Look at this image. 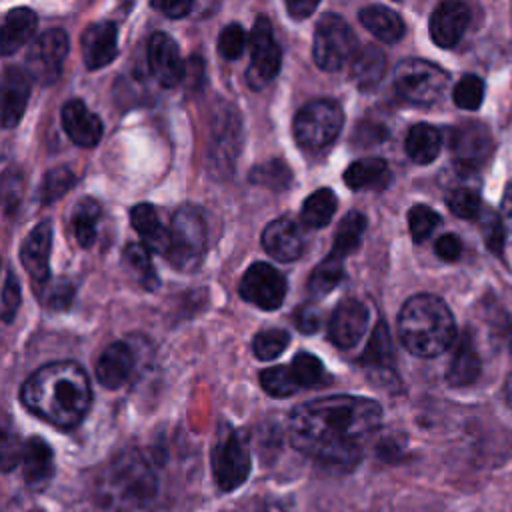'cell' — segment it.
Here are the masks:
<instances>
[{"mask_svg": "<svg viewBox=\"0 0 512 512\" xmlns=\"http://www.w3.org/2000/svg\"><path fill=\"white\" fill-rule=\"evenodd\" d=\"M382 420L376 400L326 396L298 404L288 418L292 446L320 466L352 470Z\"/></svg>", "mask_w": 512, "mask_h": 512, "instance_id": "obj_1", "label": "cell"}, {"mask_svg": "<svg viewBox=\"0 0 512 512\" xmlns=\"http://www.w3.org/2000/svg\"><path fill=\"white\" fill-rule=\"evenodd\" d=\"M20 398L38 418L58 428H74L90 410L92 390L80 364L58 360L40 366L28 376L22 384Z\"/></svg>", "mask_w": 512, "mask_h": 512, "instance_id": "obj_2", "label": "cell"}, {"mask_svg": "<svg viewBox=\"0 0 512 512\" xmlns=\"http://www.w3.org/2000/svg\"><path fill=\"white\" fill-rule=\"evenodd\" d=\"M158 490L150 460L128 450L116 456L96 478L94 502L102 512H144Z\"/></svg>", "mask_w": 512, "mask_h": 512, "instance_id": "obj_3", "label": "cell"}, {"mask_svg": "<svg viewBox=\"0 0 512 512\" xmlns=\"http://www.w3.org/2000/svg\"><path fill=\"white\" fill-rule=\"evenodd\" d=\"M398 334L408 352L434 358L452 346L456 326L444 300L434 294H416L404 302L398 314Z\"/></svg>", "mask_w": 512, "mask_h": 512, "instance_id": "obj_4", "label": "cell"}, {"mask_svg": "<svg viewBox=\"0 0 512 512\" xmlns=\"http://www.w3.org/2000/svg\"><path fill=\"white\" fill-rule=\"evenodd\" d=\"M208 228L196 206H182L172 216L170 250L166 258L182 272H194L206 254Z\"/></svg>", "mask_w": 512, "mask_h": 512, "instance_id": "obj_5", "label": "cell"}, {"mask_svg": "<svg viewBox=\"0 0 512 512\" xmlns=\"http://www.w3.org/2000/svg\"><path fill=\"white\" fill-rule=\"evenodd\" d=\"M250 444L244 432L224 424L212 448V472L220 490L232 492L242 486L250 474Z\"/></svg>", "mask_w": 512, "mask_h": 512, "instance_id": "obj_6", "label": "cell"}, {"mask_svg": "<svg viewBox=\"0 0 512 512\" xmlns=\"http://www.w3.org/2000/svg\"><path fill=\"white\" fill-rule=\"evenodd\" d=\"M448 86V74L426 60L408 58L394 70L396 94L414 106H430L440 100Z\"/></svg>", "mask_w": 512, "mask_h": 512, "instance_id": "obj_7", "label": "cell"}, {"mask_svg": "<svg viewBox=\"0 0 512 512\" xmlns=\"http://www.w3.org/2000/svg\"><path fill=\"white\" fill-rule=\"evenodd\" d=\"M358 40L340 14H324L314 32L312 56L320 70L336 72L358 54Z\"/></svg>", "mask_w": 512, "mask_h": 512, "instance_id": "obj_8", "label": "cell"}, {"mask_svg": "<svg viewBox=\"0 0 512 512\" xmlns=\"http://www.w3.org/2000/svg\"><path fill=\"white\" fill-rule=\"evenodd\" d=\"M344 124L342 108L332 100H312L294 118V138L304 150H322L336 140Z\"/></svg>", "mask_w": 512, "mask_h": 512, "instance_id": "obj_9", "label": "cell"}, {"mask_svg": "<svg viewBox=\"0 0 512 512\" xmlns=\"http://www.w3.org/2000/svg\"><path fill=\"white\" fill-rule=\"evenodd\" d=\"M68 34L60 28H50L36 36L32 44L26 50L24 56V68L26 74L40 82V84H52L60 78L64 60L68 56Z\"/></svg>", "mask_w": 512, "mask_h": 512, "instance_id": "obj_10", "label": "cell"}, {"mask_svg": "<svg viewBox=\"0 0 512 512\" xmlns=\"http://www.w3.org/2000/svg\"><path fill=\"white\" fill-rule=\"evenodd\" d=\"M282 64V52L274 38L272 24L266 16H258L250 32V66L246 70V82L252 90H262L278 74Z\"/></svg>", "mask_w": 512, "mask_h": 512, "instance_id": "obj_11", "label": "cell"}, {"mask_svg": "<svg viewBox=\"0 0 512 512\" xmlns=\"http://www.w3.org/2000/svg\"><path fill=\"white\" fill-rule=\"evenodd\" d=\"M286 290H288V284L282 272H278L274 266L266 262H254L244 272L238 284L240 296L262 310L280 308L286 298Z\"/></svg>", "mask_w": 512, "mask_h": 512, "instance_id": "obj_12", "label": "cell"}, {"mask_svg": "<svg viewBox=\"0 0 512 512\" xmlns=\"http://www.w3.org/2000/svg\"><path fill=\"white\" fill-rule=\"evenodd\" d=\"M242 130L240 118L234 108H224L218 112L212 124V140H210V166L216 174H230L234 166V158L240 150Z\"/></svg>", "mask_w": 512, "mask_h": 512, "instance_id": "obj_13", "label": "cell"}, {"mask_svg": "<svg viewBox=\"0 0 512 512\" xmlns=\"http://www.w3.org/2000/svg\"><path fill=\"white\" fill-rule=\"evenodd\" d=\"M450 150L458 164L480 166L492 152L490 130L480 122H462L450 132Z\"/></svg>", "mask_w": 512, "mask_h": 512, "instance_id": "obj_14", "label": "cell"}, {"mask_svg": "<svg viewBox=\"0 0 512 512\" xmlns=\"http://www.w3.org/2000/svg\"><path fill=\"white\" fill-rule=\"evenodd\" d=\"M148 66L164 88H174L184 80L186 64L180 58L178 44L166 32H154L148 40Z\"/></svg>", "mask_w": 512, "mask_h": 512, "instance_id": "obj_15", "label": "cell"}, {"mask_svg": "<svg viewBox=\"0 0 512 512\" xmlns=\"http://www.w3.org/2000/svg\"><path fill=\"white\" fill-rule=\"evenodd\" d=\"M366 328H368V308L360 300L348 298V300H342L334 310L328 324V336L338 348H352L360 342Z\"/></svg>", "mask_w": 512, "mask_h": 512, "instance_id": "obj_16", "label": "cell"}, {"mask_svg": "<svg viewBox=\"0 0 512 512\" xmlns=\"http://www.w3.org/2000/svg\"><path fill=\"white\" fill-rule=\"evenodd\" d=\"M50 248H52L50 222H40L36 228H32L20 246V262L36 286L50 280Z\"/></svg>", "mask_w": 512, "mask_h": 512, "instance_id": "obj_17", "label": "cell"}, {"mask_svg": "<svg viewBox=\"0 0 512 512\" xmlns=\"http://www.w3.org/2000/svg\"><path fill=\"white\" fill-rule=\"evenodd\" d=\"M80 48L84 64L90 70L104 68L106 64H110L118 52V32L114 22L102 20L90 24L80 38Z\"/></svg>", "mask_w": 512, "mask_h": 512, "instance_id": "obj_18", "label": "cell"}, {"mask_svg": "<svg viewBox=\"0 0 512 512\" xmlns=\"http://www.w3.org/2000/svg\"><path fill=\"white\" fill-rule=\"evenodd\" d=\"M470 22V10L462 2H442L430 16V36L440 48L460 42Z\"/></svg>", "mask_w": 512, "mask_h": 512, "instance_id": "obj_19", "label": "cell"}, {"mask_svg": "<svg viewBox=\"0 0 512 512\" xmlns=\"http://www.w3.org/2000/svg\"><path fill=\"white\" fill-rule=\"evenodd\" d=\"M62 126L68 138L82 146V148H92L100 142L102 138V120L88 110V106L74 98L68 100L62 108Z\"/></svg>", "mask_w": 512, "mask_h": 512, "instance_id": "obj_20", "label": "cell"}, {"mask_svg": "<svg viewBox=\"0 0 512 512\" xmlns=\"http://www.w3.org/2000/svg\"><path fill=\"white\" fill-rule=\"evenodd\" d=\"M262 246L276 260L292 262L302 254L304 238H302V232H300L298 224L292 218L282 216V218L272 220L264 228Z\"/></svg>", "mask_w": 512, "mask_h": 512, "instance_id": "obj_21", "label": "cell"}, {"mask_svg": "<svg viewBox=\"0 0 512 512\" xmlns=\"http://www.w3.org/2000/svg\"><path fill=\"white\" fill-rule=\"evenodd\" d=\"M30 96V76L26 70L8 66L2 74V126L12 128L20 122Z\"/></svg>", "mask_w": 512, "mask_h": 512, "instance_id": "obj_22", "label": "cell"}, {"mask_svg": "<svg viewBox=\"0 0 512 512\" xmlns=\"http://www.w3.org/2000/svg\"><path fill=\"white\" fill-rule=\"evenodd\" d=\"M134 352L126 342H112L96 360V378L104 388L124 386L134 370Z\"/></svg>", "mask_w": 512, "mask_h": 512, "instance_id": "obj_23", "label": "cell"}, {"mask_svg": "<svg viewBox=\"0 0 512 512\" xmlns=\"http://www.w3.org/2000/svg\"><path fill=\"white\" fill-rule=\"evenodd\" d=\"M20 464H22V474L28 488L42 490L54 476L52 448L40 436H32L24 442Z\"/></svg>", "mask_w": 512, "mask_h": 512, "instance_id": "obj_24", "label": "cell"}, {"mask_svg": "<svg viewBox=\"0 0 512 512\" xmlns=\"http://www.w3.org/2000/svg\"><path fill=\"white\" fill-rule=\"evenodd\" d=\"M480 372H482V362H480L478 350L474 346L470 332H464L458 338L456 348L450 356L448 370H446V382L450 386H468L478 380Z\"/></svg>", "mask_w": 512, "mask_h": 512, "instance_id": "obj_25", "label": "cell"}, {"mask_svg": "<svg viewBox=\"0 0 512 512\" xmlns=\"http://www.w3.org/2000/svg\"><path fill=\"white\" fill-rule=\"evenodd\" d=\"M38 18L30 8H14L4 16L0 30V48L2 54H14L18 48L34 40ZM32 44V42H30Z\"/></svg>", "mask_w": 512, "mask_h": 512, "instance_id": "obj_26", "label": "cell"}, {"mask_svg": "<svg viewBox=\"0 0 512 512\" xmlns=\"http://www.w3.org/2000/svg\"><path fill=\"white\" fill-rule=\"evenodd\" d=\"M130 220L138 236L142 238V244L148 246L154 252L168 254L170 250V230L160 222L154 206L150 204H136L130 210Z\"/></svg>", "mask_w": 512, "mask_h": 512, "instance_id": "obj_27", "label": "cell"}, {"mask_svg": "<svg viewBox=\"0 0 512 512\" xmlns=\"http://www.w3.org/2000/svg\"><path fill=\"white\" fill-rule=\"evenodd\" d=\"M390 180V166L382 158L358 160L350 164L344 172V184L352 190H384Z\"/></svg>", "mask_w": 512, "mask_h": 512, "instance_id": "obj_28", "label": "cell"}, {"mask_svg": "<svg viewBox=\"0 0 512 512\" xmlns=\"http://www.w3.org/2000/svg\"><path fill=\"white\" fill-rule=\"evenodd\" d=\"M360 22L364 28H368L378 40L392 44L398 42L404 36V20L390 8L382 6V4H370L364 6L358 14Z\"/></svg>", "mask_w": 512, "mask_h": 512, "instance_id": "obj_29", "label": "cell"}, {"mask_svg": "<svg viewBox=\"0 0 512 512\" xmlns=\"http://www.w3.org/2000/svg\"><path fill=\"white\" fill-rule=\"evenodd\" d=\"M360 362L372 372V376L376 372H380L382 376L392 372V368H394V346H392L390 330H388L384 320H380L374 326Z\"/></svg>", "mask_w": 512, "mask_h": 512, "instance_id": "obj_30", "label": "cell"}, {"mask_svg": "<svg viewBox=\"0 0 512 512\" xmlns=\"http://www.w3.org/2000/svg\"><path fill=\"white\" fill-rule=\"evenodd\" d=\"M384 72H386V54L374 44H368L362 50H358V54L350 64V76L360 90H370L378 86Z\"/></svg>", "mask_w": 512, "mask_h": 512, "instance_id": "obj_31", "label": "cell"}, {"mask_svg": "<svg viewBox=\"0 0 512 512\" xmlns=\"http://www.w3.org/2000/svg\"><path fill=\"white\" fill-rule=\"evenodd\" d=\"M404 148L410 160H414L416 164H430L440 154L442 136L430 124H416L408 130Z\"/></svg>", "mask_w": 512, "mask_h": 512, "instance_id": "obj_32", "label": "cell"}, {"mask_svg": "<svg viewBox=\"0 0 512 512\" xmlns=\"http://www.w3.org/2000/svg\"><path fill=\"white\" fill-rule=\"evenodd\" d=\"M336 206H338V200L334 192L328 188H320L304 200L300 210V220L306 228H324L332 220Z\"/></svg>", "mask_w": 512, "mask_h": 512, "instance_id": "obj_33", "label": "cell"}, {"mask_svg": "<svg viewBox=\"0 0 512 512\" xmlns=\"http://www.w3.org/2000/svg\"><path fill=\"white\" fill-rule=\"evenodd\" d=\"M100 214V204L94 198H82L76 204L72 212V232L82 248H90L94 244Z\"/></svg>", "mask_w": 512, "mask_h": 512, "instance_id": "obj_34", "label": "cell"}, {"mask_svg": "<svg viewBox=\"0 0 512 512\" xmlns=\"http://www.w3.org/2000/svg\"><path fill=\"white\" fill-rule=\"evenodd\" d=\"M364 230H366L364 214L356 212V210L348 212L340 220V224H338V230L334 234V244H332L330 254L338 256V258H346L350 252H354L360 246Z\"/></svg>", "mask_w": 512, "mask_h": 512, "instance_id": "obj_35", "label": "cell"}, {"mask_svg": "<svg viewBox=\"0 0 512 512\" xmlns=\"http://www.w3.org/2000/svg\"><path fill=\"white\" fill-rule=\"evenodd\" d=\"M300 388H324L332 382L324 364L310 352H298L290 364Z\"/></svg>", "mask_w": 512, "mask_h": 512, "instance_id": "obj_36", "label": "cell"}, {"mask_svg": "<svg viewBox=\"0 0 512 512\" xmlns=\"http://www.w3.org/2000/svg\"><path fill=\"white\" fill-rule=\"evenodd\" d=\"M344 278V258L328 254L310 274L308 292L312 296H324L340 284Z\"/></svg>", "mask_w": 512, "mask_h": 512, "instance_id": "obj_37", "label": "cell"}, {"mask_svg": "<svg viewBox=\"0 0 512 512\" xmlns=\"http://www.w3.org/2000/svg\"><path fill=\"white\" fill-rule=\"evenodd\" d=\"M124 260L146 290H154L160 284V280L154 272V264H152L148 246H144L142 242H130L124 248Z\"/></svg>", "mask_w": 512, "mask_h": 512, "instance_id": "obj_38", "label": "cell"}, {"mask_svg": "<svg viewBox=\"0 0 512 512\" xmlns=\"http://www.w3.org/2000/svg\"><path fill=\"white\" fill-rule=\"evenodd\" d=\"M250 182L270 190H284L292 184V172L284 162L268 160L250 170Z\"/></svg>", "mask_w": 512, "mask_h": 512, "instance_id": "obj_39", "label": "cell"}, {"mask_svg": "<svg viewBox=\"0 0 512 512\" xmlns=\"http://www.w3.org/2000/svg\"><path fill=\"white\" fill-rule=\"evenodd\" d=\"M260 384L270 396H292L300 390L290 366H272L260 372Z\"/></svg>", "mask_w": 512, "mask_h": 512, "instance_id": "obj_40", "label": "cell"}, {"mask_svg": "<svg viewBox=\"0 0 512 512\" xmlns=\"http://www.w3.org/2000/svg\"><path fill=\"white\" fill-rule=\"evenodd\" d=\"M76 184V176L70 168L66 166H56L48 170L42 178L40 184V202L42 204H52L58 198H62L72 186Z\"/></svg>", "mask_w": 512, "mask_h": 512, "instance_id": "obj_41", "label": "cell"}, {"mask_svg": "<svg viewBox=\"0 0 512 512\" xmlns=\"http://www.w3.org/2000/svg\"><path fill=\"white\" fill-rule=\"evenodd\" d=\"M36 290L42 304L50 310H68L74 300V284L66 278H50L48 282L36 286Z\"/></svg>", "mask_w": 512, "mask_h": 512, "instance_id": "obj_42", "label": "cell"}, {"mask_svg": "<svg viewBox=\"0 0 512 512\" xmlns=\"http://www.w3.org/2000/svg\"><path fill=\"white\" fill-rule=\"evenodd\" d=\"M288 342H290L288 332H284L280 328H270V330H262L254 336L252 350L258 360H272L284 352Z\"/></svg>", "mask_w": 512, "mask_h": 512, "instance_id": "obj_43", "label": "cell"}, {"mask_svg": "<svg viewBox=\"0 0 512 512\" xmlns=\"http://www.w3.org/2000/svg\"><path fill=\"white\" fill-rule=\"evenodd\" d=\"M454 104L462 110H476L484 100V82L474 74H464L452 92Z\"/></svg>", "mask_w": 512, "mask_h": 512, "instance_id": "obj_44", "label": "cell"}, {"mask_svg": "<svg viewBox=\"0 0 512 512\" xmlns=\"http://www.w3.org/2000/svg\"><path fill=\"white\" fill-rule=\"evenodd\" d=\"M440 224V216L438 212H434L432 208L424 206V204H416L410 208L408 212V228H410V236L414 242H424Z\"/></svg>", "mask_w": 512, "mask_h": 512, "instance_id": "obj_45", "label": "cell"}, {"mask_svg": "<svg viewBox=\"0 0 512 512\" xmlns=\"http://www.w3.org/2000/svg\"><path fill=\"white\" fill-rule=\"evenodd\" d=\"M248 44H250V38L246 36L244 28L236 22L224 26L218 36V52L228 60H238L244 54Z\"/></svg>", "mask_w": 512, "mask_h": 512, "instance_id": "obj_46", "label": "cell"}, {"mask_svg": "<svg viewBox=\"0 0 512 512\" xmlns=\"http://www.w3.org/2000/svg\"><path fill=\"white\" fill-rule=\"evenodd\" d=\"M446 206L458 218H476L480 214V196L470 188H456L448 192Z\"/></svg>", "mask_w": 512, "mask_h": 512, "instance_id": "obj_47", "label": "cell"}, {"mask_svg": "<svg viewBox=\"0 0 512 512\" xmlns=\"http://www.w3.org/2000/svg\"><path fill=\"white\" fill-rule=\"evenodd\" d=\"M480 230H482L486 248H488L494 256H500V254H502V248H504V236H506L504 222H502L500 214H496V212H484L482 218H480Z\"/></svg>", "mask_w": 512, "mask_h": 512, "instance_id": "obj_48", "label": "cell"}, {"mask_svg": "<svg viewBox=\"0 0 512 512\" xmlns=\"http://www.w3.org/2000/svg\"><path fill=\"white\" fill-rule=\"evenodd\" d=\"M20 306V286L10 268L4 274V288H2V320L8 324L12 322L16 310Z\"/></svg>", "mask_w": 512, "mask_h": 512, "instance_id": "obj_49", "label": "cell"}, {"mask_svg": "<svg viewBox=\"0 0 512 512\" xmlns=\"http://www.w3.org/2000/svg\"><path fill=\"white\" fill-rule=\"evenodd\" d=\"M22 448L24 444L18 442V434H14L8 424L2 432V470L10 472L18 462H22Z\"/></svg>", "mask_w": 512, "mask_h": 512, "instance_id": "obj_50", "label": "cell"}, {"mask_svg": "<svg viewBox=\"0 0 512 512\" xmlns=\"http://www.w3.org/2000/svg\"><path fill=\"white\" fill-rule=\"evenodd\" d=\"M294 324L300 332L312 334L320 328V312L310 304H300L294 312Z\"/></svg>", "mask_w": 512, "mask_h": 512, "instance_id": "obj_51", "label": "cell"}, {"mask_svg": "<svg viewBox=\"0 0 512 512\" xmlns=\"http://www.w3.org/2000/svg\"><path fill=\"white\" fill-rule=\"evenodd\" d=\"M434 250H436V254H438L442 260H446V262H456V260L460 258V254H462V242H460V238L454 236V234H444V236H440V238L436 240Z\"/></svg>", "mask_w": 512, "mask_h": 512, "instance_id": "obj_52", "label": "cell"}, {"mask_svg": "<svg viewBox=\"0 0 512 512\" xmlns=\"http://www.w3.org/2000/svg\"><path fill=\"white\" fill-rule=\"evenodd\" d=\"M154 10H160L168 18H182L192 10V2L186 0H174V2H152Z\"/></svg>", "mask_w": 512, "mask_h": 512, "instance_id": "obj_53", "label": "cell"}, {"mask_svg": "<svg viewBox=\"0 0 512 512\" xmlns=\"http://www.w3.org/2000/svg\"><path fill=\"white\" fill-rule=\"evenodd\" d=\"M386 136V130H382V126H376V124H360L358 130H356V136L354 140L360 142L362 146H374V142L382 140Z\"/></svg>", "mask_w": 512, "mask_h": 512, "instance_id": "obj_54", "label": "cell"}, {"mask_svg": "<svg viewBox=\"0 0 512 512\" xmlns=\"http://www.w3.org/2000/svg\"><path fill=\"white\" fill-rule=\"evenodd\" d=\"M316 8H318V2H314V0H310V2L308 0H290V2H286V10L296 20L308 18Z\"/></svg>", "mask_w": 512, "mask_h": 512, "instance_id": "obj_55", "label": "cell"}, {"mask_svg": "<svg viewBox=\"0 0 512 512\" xmlns=\"http://www.w3.org/2000/svg\"><path fill=\"white\" fill-rule=\"evenodd\" d=\"M502 208H504V218L512 224V182L508 184L504 198H502Z\"/></svg>", "mask_w": 512, "mask_h": 512, "instance_id": "obj_56", "label": "cell"}, {"mask_svg": "<svg viewBox=\"0 0 512 512\" xmlns=\"http://www.w3.org/2000/svg\"><path fill=\"white\" fill-rule=\"evenodd\" d=\"M504 396H506V402L512 406V372L508 374L506 378V384H504Z\"/></svg>", "mask_w": 512, "mask_h": 512, "instance_id": "obj_57", "label": "cell"}, {"mask_svg": "<svg viewBox=\"0 0 512 512\" xmlns=\"http://www.w3.org/2000/svg\"><path fill=\"white\" fill-rule=\"evenodd\" d=\"M510 348H512V344H510Z\"/></svg>", "mask_w": 512, "mask_h": 512, "instance_id": "obj_58", "label": "cell"}]
</instances>
